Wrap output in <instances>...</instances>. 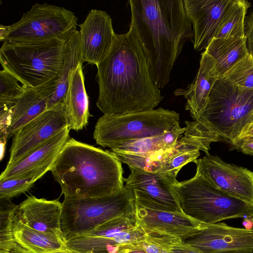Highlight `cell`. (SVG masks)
<instances>
[{
	"mask_svg": "<svg viewBox=\"0 0 253 253\" xmlns=\"http://www.w3.org/2000/svg\"><path fill=\"white\" fill-rule=\"evenodd\" d=\"M198 121L235 145L253 126V88L218 79Z\"/></svg>",
	"mask_w": 253,
	"mask_h": 253,
	"instance_id": "cell-5",
	"label": "cell"
},
{
	"mask_svg": "<svg viewBox=\"0 0 253 253\" xmlns=\"http://www.w3.org/2000/svg\"><path fill=\"white\" fill-rule=\"evenodd\" d=\"M36 181L34 178L0 180V199H11L25 193L33 186Z\"/></svg>",
	"mask_w": 253,
	"mask_h": 253,
	"instance_id": "cell-34",
	"label": "cell"
},
{
	"mask_svg": "<svg viewBox=\"0 0 253 253\" xmlns=\"http://www.w3.org/2000/svg\"><path fill=\"white\" fill-rule=\"evenodd\" d=\"M157 245L169 253H202L197 249L184 244L180 238L170 235L162 237Z\"/></svg>",
	"mask_w": 253,
	"mask_h": 253,
	"instance_id": "cell-35",
	"label": "cell"
},
{
	"mask_svg": "<svg viewBox=\"0 0 253 253\" xmlns=\"http://www.w3.org/2000/svg\"><path fill=\"white\" fill-rule=\"evenodd\" d=\"M67 126L64 107L46 110L13 135L7 165L20 161Z\"/></svg>",
	"mask_w": 253,
	"mask_h": 253,
	"instance_id": "cell-13",
	"label": "cell"
},
{
	"mask_svg": "<svg viewBox=\"0 0 253 253\" xmlns=\"http://www.w3.org/2000/svg\"><path fill=\"white\" fill-rule=\"evenodd\" d=\"M179 114L159 108L123 115H103L93 132L96 143L110 148L119 142L162 135L179 123Z\"/></svg>",
	"mask_w": 253,
	"mask_h": 253,
	"instance_id": "cell-9",
	"label": "cell"
},
{
	"mask_svg": "<svg viewBox=\"0 0 253 253\" xmlns=\"http://www.w3.org/2000/svg\"><path fill=\"white\" fill-rule=\"evenodd\" d=\"M11 253H83L67 248L63 250L57 251H46L39 249L23 247L14 244Z\"/></svg>",
	"mask_w": 253,
	"mask_h": 253,
	"instance_id": "cell-38",
	"label": "cell"
},
{
	"mask_svg": "<svg viewBox=\"0 0 253 253\" xmlns=\"http://www.w3.org/2000/svg\"><path fill=\"white\" fill-rule=\"evenodd\" d=\"M68 126L37 148L20 161L6 166L0 180L34 178L37 180L47 171L70 139Z\"/></svg>",
	"mask_w": 253,
	"mask_h": 253,
	"instance_id": "cell-15",
	"label": "cell"
},
{
	"mask_svg": "<svg viewBox=\"0 0 253 253\" xmlns=\"http://www.w3.org/2000/svg\"><path fill=\"white\" fill-rule=\"evenodd\" d=\"M186 130L185 127H181L177 123L162 135L165 150L171 151L182 134Z\"/></svg>",
	"mask_w": 253,
	"mask_h": 253,
	"instance_id": "cell-37",
	"label": "cell"
},
{
	"mask_svg": "<svg viewBox=\"0 0 253 253\" xmlns=\"http://www.w3.org/2000/svg\"></svg>",
	"mask_w": 253,
	"mask_h": 253,
	"instance_id": "cell-44",
	"label": "cell"
},
{
	"mask_svg": "<svg viewBox=\"0 0 253 253\" xmlns=\"http://www.w3.org/2000/svg\"><path fill=\"white\" fill-rule=\"evenodd\" d=\"M77 22L75 14L64 7L36 3L17 22L0 25V40L24 42L58 40L66 42L77 30Z\"/></svg>",
	"mask_w": 253,
	"mask_h": 253,
	"instance_id": "cell-8",
	"label": "cell"
},
{
	"mask_svg": "<svg viewBox=\"0 0 253 253\" xmlns=\"http://www.w3.org/2000/svg\"><path fill=\"white\" fill-rule=\"evenodd\" d=\"M192 25L194 49H206L214 38L220 22L232 0H183Z\"/></svg>",
	"mask_w": 253,
	"mask_h": 253,
	"instance_id": "cell-16",
	"label": "cell"
},
{
	"mask_svg": "<svg viewBox=\"0 0 253 253\" xmlns=\"http://www.w3.org/2000/svg\"><path fill=\"white\" fill-rule=\"evenodd\" d=\"M250 3L244 0H232L220 22L214 38H244L245 17Z\"/></svg>",
	"mask_w": 253,
	"mask_h": 253,
	"instance_id": "cell-27",
	"label": "cell"
},
{
	"mask_svg": "<svg viewBox=\"0 0 253 253\" xmlns=\"http://www.w3.org/2000/svg\"><path fill=\"white\" fill-rule=\"evenodd\" d=\"M96 67V105L104 115L151 110L164 99L144 50L131 27L125 34H116L111 50Z\"/></svg>",
	"mask_w": 253,
	"mask_h": 253,
	"instance_id": "cell-1",
	"label": "cell"
},
{
	"mask_svg": "<svg viewBox=\"0 0 253 253\" xmlns=\"http://www.w3.org/2000/svg\"><path fill=\"white\" fill-rule=\"evenodd\" d=\"M0 253H10L9 252L7 251H0Z\"/></svg>",
	"mask_w": 253,
	"mask_h": 253,
	"instance_id": "cell-43",
	"label": "cell"
},
{
	"mask_svg": "<svg viewBox=\"0 0 253 253\" xmlns=\"http://www.w3.org/2000/svg\"><path fill=\"white\" fill-rule=\"evenodd\" d=\"M79 26L82 62L96 66L107 56L116 38L112 19L104 11L91 9Z\"/></svg>",
	"mask_w": 253,
	"mask_h": 253,
	"instance_id": "cell-14",
	"label": "cell"
},
{
	"mask_svg": "<svg viewBox=\"0 0 253 253\" xmlns=\"http://www.w3.org/2000/svg\"><path fill=\"white\" fill-rule=\"evenodd\" d=\"M81 62L79 31L76 30L65 43L63 67L56 81L54 92L47 103L46 110L64 107L71 74Z\"/></svg>",
	"mask_w": 253,
	"mask_h": 253,
	"instance_id": "cell-24",
	"label": "cell"
},
{
	"mask_svg": "<svg viewBox=\"0 0 253 253\" xmlns=\"http://www.w3.org/2000/svg\"><path fill=\"white\" fill-rule=\"evenodd\" d=\"M134 214L118 217L86 233L66 239L67 246L83 253H117L120 247L145 240Z\"/></svg>",
	"mask_w": 253,
	"mask_h": 253,
	"instance_id": "cell-10",
	"label": "cell"
},
{
	"mask_svg": "<svg viewBox=\"0 0 253 253\" xmlns=\"http://www.w3.org/2000/svg\"><path fill=\"white\" fill-rule=\"evenodd\" d=\"M50 171L64 198L105 196L124 186L122 163L111 151L72 138L66 143Z\"/></svg>",
	"mask_w": 253,
	"mask_h": 253,
	"instance_id": "cell-3",
	"label": "cell"
},
{
	"mask_svg": "<svg viewBox=\"0 0 253 253\" xmlns=\"http://www.w3.org/2000/svg\"><path fill=\"white\" fill-rule=\"evenodd\" d=\"M117 253H147L139 242L127 244L120 247Z\"/></svg>",
	"mask_w": 253,
	"mask_h": 253,
	"instance_id": "cell-40",
	"label": "cell"
},
{
	"mask_svg": "<svg viewBox=\"0 0 253 253\" xmlns=\"http://www.w3.org/2000/svg\"><path fill=\"white\" fill-rule=\"evenodd\" d=\"M17 208L11 199H0V251L9 252L13 247L12 230Z\"/></svg>",
	"mask_w": 253,
	"mask_h": 253,
	"instance_id": "cell-28",
	"label": "cell"
},
{
	"mask_svg": "<svg viewBox=\"0 0 253 253\" xmlns=\"http://www.w3.org/2000/svg\"><path fill=\"white\" fill-rule=\"evenodd\" d=\"M181 241L202 253H253V230L224 223H201L195 232Z\"/></svg>",
	"mask_w": 253,
	"mask_h": 253,
	"instance_id": "cell-11",
	"label": "cell"
},
{
	"mask_svg": "<svg viewBox=\"0 0 253 253\" xmlns=\"http://www.w3.org/2000/svg\"><path fill=\"white\" fill-rule=\"evenodd\" d=\"M57 78L36 87H26L13 109L8 139L24 126L46 110L47 104L56 86Z\"/></svg>",
	"mask_w": 253,
	"mask_h": 253,
	"instance_id": "cell-21",
	"label": "cell"
},
{
	"mask_svg": "<svg viewBox=\"0 0 253 253\" xmlns=\"http://www.w3.org/2000/svg\"><path fill=\"white\" fill-rule=\"evenodd\" d=\"M235 146L243 153L253 156V140H240Z\"/></svg>",
	"mask_w": 253,
	"mask_h": 253,
	"instance_id": "cell-41",
	"label": "cell"
},
{
	"mask_svg": "<svg viewBox=\"0 0 253 253\" xmlns=\"http://www.w3.org/2000/svg\"><path fill=\"white\" fill-rule=\"evenodd\" d=\"M19 81L6 70L0 71V103H15L25 92L26 87L20 85Z\"/></svg>",
	"mask_w": 253,
	"mask_h": 253,
	"instance_id": "cell-33",
	"label": "cell"
},
{
	"mask_svg": "<svg viewBox=\"0 0 253 253\" xmlns=\"http://www.w3.org/2000/svg\"><path fill=\"white\" fill-rule=\"evenodd\" d=\"M245 35L249 54L253 58V12L248 16L245 22Z\"/></svg>",
	"mask_w": 253,
	"mask_h": 253,
	"instance_id": "cell-39",
	"label": "cell"
},
{
	"mask_svg": "<svg viewBox=\"0 0 253 253\" xmlns=\"http://www.w3.org/2000/svg\"><path fill=\"white\" fill-rule=\"evenodd\" d=\"M65 42H3L0 62L21 85L36 87L58 78L64 57Z\"/></svg>",
	"mask_w": 253,
	"mask_h": 253,
	"instance_id": "cell-4",
	"label": "cell"
},
{
	"mask_svg": "<svg viewBox=\"0 0 253 253\" xmlns=\"http://www.w3.org/2000/svg\"><path fill=\"white\" fill-rule=\"evenodd\" d=\"M62 203L28 196L18 205L17 216L23 223L36 230L57 235L64 239L61 230Z\"/></svg>",
	"mask_w": 253,
	"mask_h": 253,
	"instance_id": "cell-19",
	"label": "cell"
},
{
	"mask_svg": "<svg viewBox=\"0 0 253 253\" xmlns=\"http://www.w3.org/2000/svg\"><path fill=\"white\" fill-rule=\"evenodd\" d=\"M110 148L113 152L132 154L153 153L165 150L162 135L123 141L113 144Z\"/></svg>",
	"mask_w": 253,
	"mask_h": 253,
	"instance_id": "cell-29",
	"label": "cell"
},
{
	"mask_svg": "<svg viewBox=\"0 0 253 253\" xmlns=\"http://www.w3.org/2000/svg\"><path fill=\"white\" fill-rule=\"evenodd\" d=\"M131 27L144 50L160 89L170 74L185 43L194 33L183 0H130Z\"/></svg>",
	"mask_w": 253,
	"mask_h": 253,
	"instance_id": "cell-2",
	"label": "cell"
},
{
	"mask_svg": "<svg viewBox=\"0 0 253 253\" xmlns=\"http://www.w3.org/2000/svg\"><path fill=\"white\" fill-rule=\"evenodd\" d=\"M135 205L136 218L146 234H167L182 240L195 232L201 223L183 213L147 208L136 200Z\"/></svg>",
	"mask_w": 253,
	"mask_h": 253,
	"instance_id": "cell-18",
	"label": "cell"
},
{
	"mask_svg": "<svg viewBox=\"0 0 253 253\" xmlns=\"http://www.w3.org/2000/svg\"><path fill=\"white\" fill-rule=\"evenodd\" d=\"M112 152L121 163L143 170L158 172L162 165L161 162L155 160L154 153L132 154Z\"/></svg>",
	"mask_w": 253,
	"mask_h": 253,
	"instance_id": "cell-32",
	"label": "cell"
},
{
	"mask_svg": "<svg viewBox=\"0 0 253 253\" xmlns=\"http://www.w3.org/2000/svg\"><path fill=\"white\" fill-rule=\"evenodd\" d=\"M205 51L213 59L219 78L249 54L246 36L213 38Z\"/></svg>",
	"mask_w": 253,
	"mask_h": 253,
	"instance_id": "cell-23",
	"label": "cell"
},
{
	"mask_svg": "<svg viewBox=\"0 0 253 253\" xmlns=\"http://www.w3.org/2000/svg\"><path fill=\"white\" fill-rule=\"evenodd\" d=\"M172 186L183 213L200 222L214 224L253 216V206L218 189L197 171L193 177Z\"/></svg>",
	"mask_w": 253,
	"mask_h": 253,
	"instance_id": "cell-6",
	"label": "cell"
},
{
	"mask_svg": "<svg viewBox=\"0 0 253 253\" xmlns=\"http://www.w3.org/2000/svg\"><path fill=\"white\" fill-rule=\"evenodd\" d=\"M186 130L180 137L173 149L169 152V158L172 155L180 152L203 151L209 154L210 144L218 141L219 136L204 122L195 120L185 121Z\"/></svg>",
	"mask_w": 253,
	"mask_h": 253,
	"instance_id": "cell-26",
	"label": "cell"
},
{
	"mask_svg": "<svg viewBox=\"0 0 253 253\" xmlns=\"http://www.w3.org/2000/svg\"><path fill=\"white\" fill-rule=\"evenodd\" d=\"M243 139L253 140V126L248 131V132L240 140Z\"/></svg>",
	"mask_w": 253,
	"mask_h": 253,
	"instance_id": "cell-42",
	"label": "cell"
},
{
	"mask_svg": "<svg viewBox=\"0 0 253 253\" xmlns=\"http://www.w3.org/2000/svg\"><path fill=\"white\" fill-rule=\"evenodd\" d=\"M12 232L14 244L20 246L32 247L46 251H61L67 248L65 239L28 226L18 218L16 213L14 218Z\"/></svg>",
	"mask_w": 253,
	"mask_h": 253,
	"instance_id": "cell-25",
	"label": "cell"
},
{
	"mask_svg": "<svg viewBox=\"0 0 253 253\" xmlns=\"http://www.w3.org/2000/svg\"><path fill=\"white\" fill-rule=\"evenodd\" d=\"M232 84L253 88V58L248 54L222 77Z\"/></svg>",
	"mask_w": 253,
	"mask_h": 253,
	"instance_id": "cell-30",
	"label": "cell"
},
{
	"mask_svg": "<svg viewBox=\"0 0 253 253\" xmlns=\"http://www.w3.org/2000/svg\"><path fill=\"white\" fill-rule=\"evenodd\" d=\"M128 167L130 174L124 179L126 187L169 211L183 213L172 185L162 174Z\"/></svg>",
	"mask_w": 253,
	"mask_h": 253,
	"instance_id": "cell-17",
	"label": "cell"
},
{
	"mask_svg": "<svg viewBox=\"0 0 253 253\" xmlns=\"http://www.w3.org/2000/svg\"><path fill=\"white\" fill-rule=\"evenodd\" d=\"M135 211L134 192L125 185L105 196L64 198L61 230L66 240L86 233L113 219L134 214Z\"/></svg>",
	"mask_w": 253,
	"mask_h": 253,
	"instance_id": "cell-7",
	"label": "cell"
},
{
	"mask_svg": "<svg viewBox=\"0 0 253 253\" xmlns=\"http://www.w3.org/2000/svg\"><path fill=\"white\" fill-rule=\"evenodd\" d=\"M15 103H0V140L4 146L8 140L13 109Z\"/></svg>",
	"mask_w": 253,
	"mask_h": 253,
	"instance_id": "cell-36",
	"label": "cell"
},
{
	"mask_svg": "<svg viewBox=\"0 0 253 253\" xmlns=\"http://www.w3.org/2000/svg\"><path fill=\"white\" fill-rule=\"evenodd\" d=\"M219 79L213 59L205 51L201 54L200 67L193 82L186 88L175 90V96L186 99L185 110L195 120H198L205 110L210 93L216 81Z\"/></svg>",
	"mask_w": 253,
	"mask_h": 253,
	"instance_id": "cell-20",
	"label": "cell"
},
{
	"mask_svg": "<svg viewBox=\"0 0 253 253\" xmlns=\"http://www.w3.org/2000/svg\"><path fill=\"white\" fill-rule=\"evenodd\" d=\"M83 64L80 63L71 74L64 103L68 128L77 131L86 127L90 116Z\"/></svg>",
	"mask_w": 253,
	"mask_h": 253,
	"instance_id": "cell-22",
	"label": "cell"
},
{
	"mask_svg": "<svg viewBox=\"0 0 253 253\" xmlns=\"http://www.w3.org/2000/svg\"><path fill=\"white\" fill-rule=\"evenodd\" d=\"M200 155L199 151L175 154L162 163L158 172L162 174L173 185L177 181L176 177L180 169L189 163H195Z\"/></svg>",
	"mask_w": 253,
	"mask_h": 253,
	"instance_id": "cell-31",
	"label": "cell"
},
{
	"mask_svg": "<svg viewBox=\"0 0 253 253\" xmlns=\"http://www.w3.org/2000/svg\"><path fill=\"white\" fill-rule=\"evenodd\" d=\"M195 163L196 171L215 187L253 206V171L210 154Z\"/></svg>",
	"mask_w": 253,
	"mask_h": 253,
	"instance_id": "cell-12",
	"label": "cell"
}]
</instances>
